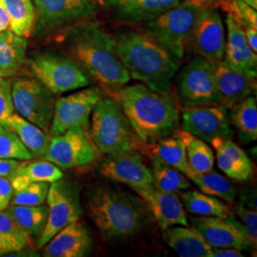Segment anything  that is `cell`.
Here are the masks:
<instances>
[{"label": "cell", "mask_w": 257, "mask_h": 257, "mask_svg": "<svg viewBox=\"0 0 257 257\" xmlns=\"http://www.w3.org/2000/svg\"><path fill=\"white\" fill-rule=\"evenodd\" d=\"M65 46L72 58L107 92L127 85L131 76L120 61L113 37L100 26L85 22L65 31Z\"/></svg>", "instance_id": "6da1fadb"}, {"label": "cell", "mask_w": 257, "mask_h": 257, "mask_svg": "<svg viewBox=\"0 0 257 257\" xmlns=\"http://www.w3.org/2000/svg\"><path fill=\"white\" fill-rule=\"evenodd\" d=\"M113 39L116 54L132 78L159 93L171 92L178 59L145 31L123 32Z\"/></svg>", "instance_id": "7a4b0ae2"}, {"label": "cell", "mask_w": 257, "mask_h": 257, "mask_svg": "<svg viewBox=\"0 0 257 257\" xmlns=\"http://www.w3.org/2000/svg\"><path fill=\"white\" fill-rule=\"evenodd\" d=\"M119 103L138 138L155 143L174 134L179 124V110L168 94L153 91L143 83L124 85L108 92Z\"/></svg>", "instance_id": "3957f363"}, {"label": "cell", "mask_w": 257, "mask_h": 257, "mask_svg": "<svg viewBox=\"0 0 257 257\" xmlns=\"http://www.w3.org/2000/svg\"><path fill=\"white\" fill-rule=\"evenodd\" d=\"M88 211L96 228L110 240L137 235L147 227L152 215L140 196L108 185L92 191Z\"/></svg>", "instance_id": "277c9868"}, {"label": "cell", "mask_w": 257, "mask_h": 257, "mask_svg": "<svg viewBox=\"0 0 257 257\" xmlns=\"http://www.w3.org/2000/svg\"><path fill=\"white\" fill-rule=\"evenodd\" d=\"M90 138L103 154L142 151L146 147L132 127L119 103L110 95H103L92 112Z\"/></svg>", "instance_id": "5b68a950"}, {"label": "cell", "mask_w": 257, "mask_h": 257, "mask_svg": "<svg viewBox=\"0 0 257 257\" xmlns=\"http://www.w3.org/2000/svg\"><path fill=\"white\" fill-rule=\"evenodd\" d=\"M202 6L188 0L144 24V31L167 49L176 59L185 55L189 39Z\"/></svg>", "instance_id": "8992f818"}, {"label": "cell", "mask_w": 257, "mask_h": 257, "mask_svg": "<svg viewBox=\"0 0 257 257\" xmlns=\"http://www.w3.org/2000/svg\"><path fill=\"white\" fill-rule=\"evenodd\" d=\"M37 36H49L66 31L94 19L95 0H33Z\"/></svg>", "instance_id": "52a82bcc"}, {"label": "cell", "mask_w": 257, "mask_h": 257, "mask_svg": "<svg viewBox=\"0 0 257 257\" xmlns=\"http://www.w3.org/2000/svg\"><path fill=\"white\" fill-rule=\"evenodd\" d=\"M33 74L54 94H61L85 88L91 77L70 56L56 53H42L30 61Z\"/></svg>", "instance_id": "ba28073f"}, {"label": "cell", "mask_w": 257, "mask_h": 257, "mask_svg": "<svg viewBox=\"0 0 257 257\" xmlns=\"http://www.w3.org/2000/svg\"><path fill=\"white\" fill-rule=\"evenodd\" d=\"M176 93L183 107L221 104L215 80V64L195 56L177 75Z\"/></svg>", "instance_id": "9c48e42d"}, {"label": "cell", "mask_w": 257, "mask_h": 257, "mask_svg": "<svg viewBox=\"0 0 257 257\" xmlns=\"http://www.w3.org/2000/svg\"><path fill=\"white\" fill-rule=\"evenodd\" d=\"M48 219L36 247L43 248L55 234L83 214L79 193L74 184L63 178L53 182L47 195Z\"/></svg>", "instance_id": "30bf717a"}, {"label": "cell", "mask_w": 257, "mask_h": 257, "mask_svg": "<svg viewBox=\"0 0 257 257\" xmlns=\"http://www.w3.org/2000/svg\"><path fill=\"white\" fill-rule=\"evenodd\" d=\"M43 83L37 78L22 77L12 83V97L19 115L48 132L55 111V99Z\"/></svg>", "instance_id": "8fae6325"}, {"label": "cell", "mask_w": 257, "mask_h": 257, "mask_svg": "<svg viewBox=\"0 0 257 257\" xmlns=\"http://www.w3.org/2000/svg\"><path fill=\"white\" fill-rule=\"evenodd\" d=\"M96 157V147L89 131L74 126L50 140L44 159L61 170H69L92 163Z\"/></svg>", "instance_id": "7c38bea8"}, {"label": "cell", "mask_w": 257, "mask_h": 257, "mask_svg": "<svg viewBox=\"0 0 257 257\" xmlns=\"http://www.w3.org/2000/svg\"><path fill=\"white\" fill-rule=\"evenodd\" d=\"M226 40V29L220 13L215 7L202 6L195 20L188 48L196 56L216 64L224 59Z\"/></svg>", "instance_id": "4fadbf2b"}, {"label": "cell", "mask_w": 257, "mask_h": 257, "mask_svg": "<svg viewBox=\"0 0 257 257\" xmlns=\"http://www.w3.org/2000/svg\"><path fill=\"white\" fill-rule=\"evenodd\" d=\"M104 95L99 87L93 86L58 98L49 132L53 136L61 135L74 126L89 131L92 110Z\"/></svg>", "instance_id": "5bb4252c"}, {"label": "cell", "mask_w": 257, "mask_h": 257, "mask_svg": "<svg viewBox=\"0 0 257 257\" xmlns=\"http://www.w3.org/2000/svg\"><path fill=\"white\" fill-rule=\"evenodd\" d=\"M192 225L211 248H233L250 250L256 248L245 227L234 218L217 216L192 217Z\"/></svg>", "instance_id": "9a60e30c"}, {"label": "cell", "mask_w": 257, "mask_h": 257, "mask_svg": "<svg viewBox=\"0 0 257 257\" xmlns=\"http://www.w3.org/2000/svg\"><path fill=\"white\" fill-rule=\"evenodd\" d=\"M181 128L211 143L215 138H232L228 109L219 105L183 107Z\"/></svg>", "instance_id": "2e32d148"}, {"label": "cell", "mask_w": 257, "mask_h": 257, "mask_svg": "<svg viewBox=\"0 0 257 257\" xmlns=\"http://www.w3.org/2000/svg\"><path fill=\"white\" fill-rule=\"evenodd\" d=\"M100 173L106 178L125 184L132 189L153 184V174L136 151L108 154Z\"/></svg>", "instance_id": "e0dca14e"}, {"label": "cell", "mask_w": 257, "mask_h": 257, "mask_svg": "<svg viewBox=\"0 0 257 257\" xmlns=\"http://www.w3.org/2000/svg\"><path fill=\"white\" fill-rule=\"evenodd\" d=\"M133 191L146 203L161 230L174 226H189L183 203L178 194L158 190L154 184L135 188Z\"/></svg>", "instance_id": "ac0fdd59"}, {"label": "cell", "mask_w": 257, "mask_h": 257, "mask_svg": "<svg viewBox=\"0 0 257 257\" xmlns=\"http://www.w3.org/2000/svg\"><path fill=\"white\" fill-rule=\"evenodd\" d=\"M180 2L181 0H113L104 4L115 21L123 25H139L156 19Z\"/></svg>", "instance_id": "d6986e66"}, {"label": "cell", "mask_w": 257, "mask_h": 257, "mask_svg": "<svg viewBox=\"0 0 257 257\" xmlns=\"http://www.w3.org/2000/svg\"><path fill=\"white\" fill-rule=\"evenodd\" d=\"M225 23L227 40L223 61L236 70L256 76V53L248 46L242 25L229 12Z\"/></svg>", "instance_id": "ffe728a7"}, {"label": "cell", "mask_w": 257, "mask_h": 257, "mask_svg": "<svg viewBox=\"0 0 257 257\" xmlns=\"http://www.w3.org/2000/svg\"><path fill=\"white\" fill-rule=\"evenodd\" d=\"M43 248L46 257L86 256L92 250V235L82 223L74 221L59 230Z\"/></svg>", "instance_id": "44dd1931"}, {"label": "cell", "mask_w": 257, "mask_h": 257, "mask_svg": "<svg viewBox=\"0 0 257 257\" xmlns=\"http://www.w3.org/2000/svg\"><path fill=\"white\" fill-rule=\"evenodd\" d=\"M256 76L241 72L221 61L215 64V80L221 104L230 110L255 90Z\"/></svg>", "instance_id": "7402d4cb"}, {"label": "cell", "mask_w": 257, "mask_h": 257, "mask_svg": "<svg viewBox=\"0 0 257 257\" xmlns=\"http://www.w3.org/2000/svg\"><path fill=\"white\" fill-rule=\"evenodd\" d=\"M210 144L215 151L217 165L228 177L243 182L252 176L250 159L231 138H213Z\"/></svg>", "instance_id": "603a6c76"}, {"label": "cell", "mask_w": 257, "mask_h": 257, "mask_svg": "<svg viewBox=\"0 0 257 257\" xmlns=\"http://www.w3.org/2000/svg\"><path fill=\"white\" fill-rule=\"evenodd\" d=\"M163 238L179 256L210 257L211 246L193 227H170L164 230Z\"/></svg>", "instance_id": "cb8c5ba5"}, {"label": "cell", "mask_w": 257, "mask_h": 257, "mask_svg": "<svg viewBox=\"0 0 257 257\" xmlns=\"http://www.w3.org/2000/svg\"><path fill=\"white\" fill-rule=\"evenodd\" d=\"M61 178H63L61 169L44 159L31 163L22 162L9 180L14 192H18L33 182L53 183Z\"/></svg>", "instance_id": "d4e9b609"}, {"label": "cell", "mask_w": 257, "mask_h": 257, "mask_svg": "<svg viewBox=\"0 0 257 257\" xmlns=\"http://www.w3.org/2000/svg\"><path fill=\"white\" fill-rule=\"evenodd\" d=\"M3 126L12 130L34 157H44L49 147L50 138L43 130L25 119L19 113H13Z\"/></svg>", "instance_id": "484cf974"}, {"label": "cell", "mask_w": 257, "mask_h": 257, "mask_svg": "<svg viewBox=\"0 0 257 257\" xmlns=\"http://www.w3.org/2000/svg\"><path fill=\"white\" fill-rule=\"evenodd\" d=\"M6 211L31 242L37 241L46 226L48 206H20L12 204Z\"/></svg>", "instance_id": "4316f807"}, {"label": "cell", "mask_w": 257, "mask_h": 257, "mask_svg": "<svg viewBox=\"0 0 257 257\" xmlns=\"http://www.w3.org/2000/svg\"><path fill=\"white\" fill-rule=\"evenodd\" d=\"M174 134L183 142L188 164L193 172L206 173L213 170L214 155L207 142L182 128H176Z\"/></svg>", "instance_id": "83f0119b"}, {"label": "cell", "mask_w": 257, "mask_h": 257, "mask_svg": "<svg viewBox=\"0 0 257 257\" xmlns=\"http://www.w3.org/2000/svg\"><path fill=\"white\" fill-rule=\"evenodd\" d=\"M0 5L9 16L10 30L20 37H31L37 21L33 0H0Z\"/></svg>", "instance_id": "f1b7e54d"}, {"label": "cell", "mask_w": 257, "mask_h": 257, "mask_svg": "<svg viewBox=\"0 0 257 257\" xmlns=\"http://www.w3.org/2000/svg\"><path fill=\"white\" fill-rule=\"evenodd\" d=\"M230 122L235 127L243 143L257 139V106L255 97L248 95L231 108Z\"/></svg>", "instance_id": "f546056e"}, {"label": "cell", "mask_w": 257, "mask_h": 257, "mask_svg": "<svg viewBox=\"0 0 257 257\" xmlns=\"http://www.w3.org/2000/svg\"><path fill=\"white\" fill-rule=\"evenodd\" d=\"M184 208L199 216H217L228 217L232 215L230 206L219 198L211 196L198 191H187L179 193Z\"/></svg>", "instance_id": "4dcf8cb0"}, {"label": "cell", "mask_w": 257, "mask_h": 257, "mask_svg": "<svg viewBox=\"0 0 257 257\" xmlns=\"http://www.w3.org/2000/svg\"><path fill=\"white\" fill-rule=\"evenodd\" d=\"M28 40L10 29L0 32V69L14 73L25 62Z\"/></svg>", "instance_id": "1f68e13d"}, {"label": "cell", "mask_w": 257, "mask_h": 257, "mask_svg": "<svg viewBox=\"0 0 257 257\" xmlns=\"http://www.w3.org/2000/svg\"><path fill=\"white\" fill-rule=\"evenodd\" d=\"M187 177L201 190V192L227 203H233L237 191L228 178L212 170L206 173H194L192 170Z\"/></svg>", "instance_id": "d6a6232c"}, {"label": "cell", "mask_w": 257, "mask_h": 257, "mask_svg": "<svg viewBox=\"0 0 257 257\" xmlns=\"http://www.w3.org/2000/svg\"><path fill=\"white\" fill-rule=\"evenodd\" d=\"M152 144L154 156L180 171L186 176L191 172L183 142L175 134L173 137L169 136Z\"/></svg>", "instance_id": "836d02e7"}, {"label": "cell", "mask_w": 257, "mask_h": 257, "mask_svg": "<svg viewBox=\"0 0 257 257\" xmlns=\"http://www.w3.org/2000/svg\"><path fill=\"white\" fill-rule=\"evenodd\" d=\"M153 184L158 190L178 193L191 188L190 179L176 170L174 167L168 165L156 156L153 158Z\"/></svg>", "instance_id": "e575fe53"}, {"label": "cell", "mask_w": 257, "mask_h": 257, "mask_svg": "<svg viewBox=\"0 0 257 257\" xmlns=\"http://www.w3.org/2000/svg\"><path fill=\"white\" fill-rule=\"evenodd\" d=\"M31 243L7 211H0V255L19 252Z\"/></svg>", "instance_id": "d590c367"}, {"label": "cell", "mask_w": 257, "mask_h": 257, "mask_svg": "<svg viewBox=\"0 0 257 257\" xmlns=\"http://www.w3.org/2000/svg\"><path fill=\"white\" fill-rule=\"evenodd\" d=\"M0 158L29 161L34 156L12 130L3 126L0 132Z\"/></svg>", "instance_id": "8d00e7d4"}, {"label": "cell", "mask_w": 257, "mask_h": 257, "mask_svg": "<svg viewBox=\"0 0 257 257\" xmlns=\"http://www.w3.org/2000/svg\"><path fill=\"white\" fill-rule=\"evenodd\" d=\"M49 188L48 182H33L18 192H14L11 201L13 205L20 206L43 205L46 201Z\"/></svg>", "instance_id": "74e56055"}, {"label": "cell", "mask_w": 257, "mask_h": 257, "mask_svg": "<svg viewBox=\"0 0 257 257\" xmlns=\"http://www.w3.org/2000/svg\"><path fill=\"white\" fill-rule=\"evenodd\" d=\"M12 81L8 77H0V124L3 125L14 111L12 97Z\"/></svg>", "instance_id": "f35d334b"}, {"label": "cell", "mask_w": 257, "mask_h": 257, "mask_svg": "<svg viewBox=\"0 0 257 257\" xmlns=\"http://www.w3.org/2000/svg\"><path fill=\"white\" fill-rule=\"evenodd\" d=\"M235 211L237 213L242 225L248 232L249 238L253 242L254 245L257 244V212L253 209H249L248 206L243 203H239L235 206Z\"/></svg>", "instance_id": "ab89813d"}, {"label": "cell", "mask_w": 257, "mask_h": 257, "mask_svg": "<svg viewBox=\"0 0 257 257\" xmlns=\"http://www.w3.org/2000/svg\"><path fill=\"white\" fill-rule=\"evenodd\" d=\"M14 194V190L9 179L0 177V211H5L9 207Z\"/></svg>", "instance_id": "60d3db41"}, {"label": "cell", "mask_w": 257, "mask_h": 257, "mask_svg": "<svg viewBox=\"0 0 257 257\" xmlns=\"http://www.w3.org/2000/svg\"><path fill=\"white\" fill-rule=\"evenodd\" d=\"M21 161L17 159H9V158H0V177L8 178L19 169L21 165Z\"/></svg>", "instance_id": "b9f144b4"}, {"label": "cell", "mask_w": 257, "mask_h": 257, "mask_svg": "<svg viewBox=\"0 0 257 257\" xmlns=\"http://www.w3.org/2000/svg\"><path fill=\"white\" fill-rule=\"evenodd\" d=\"M242 250L233 248H211L210 257H244Z\"/></svg>", "instance_id": "7bdbcfd3"}, {"label": "cell", "mask_w": 257, "mask_h": 257, "mask_svg": "<svg viewBox=\"0 0 257 257\" xmlns=\"http://www.w3.org/2000/svg\"><path fill=\"white\" fill-rule=\"evenodd\" d=\"M244 33L248 41V46L254 52H257V28L252 26H244Z\"/></svg>", "instance_id": "ee69618b"}, {"label": "cell", "mask_w": 257, "mask_h": 257, "mask_svg": "<svg viewBox=\"0 0 257 257\" xmlns=\"http://www.w3.org/2000/svg\"><path fill=\"white\" fill-rule=\"evenodd\" d=\"M10 29V19L7 12L0 5V32Z\"/></svg>", "instance_id": "f6af8a7d"}, {"label": "cell", "mask_w": 257, "mask_h": 257, "mask_svg": "<svg viewBox=\"0 0 257 257\" xmlns=\"http://www.w3.org/2000/svg\"><path fill=\"white\" fill-rule=\"evenodd\" d=\"M226 0H201L203 6H221Z\"/></svg>", "instance_id": "bcb514c9"}, {"label": "cell", "mask_w": 257, "mask_h": 257, "mask_svg": "<svg viewBox=\"0 0 257 257\" xmlns=\"http://www.w3.org/2000/svg\"><path fill=\"white\" fill-rule=\"evenodd\" d=\"M245 3H247L250 7H252L253 9H257V0H242Z\"/></svg>", "instance_id": "7dc6e473"}, {"label": "cell", "mask_w": 257, "mask_h": 257, "mask_svg": "<svg viewBox=\"0 0 257 257\" xmlns=\"http://www.w3.org/2000/svg\"><path fill=\"white\" fill-rule=\"evenodd\" d=\"M14 73H10V72H6L3 71L2 69H0V77H9L11 75H13Z\"/></svg>", "instance_id": "c3c4849f"}, {"label": "cell", "mask_w": 257, "mask_h": 257, "mask_svg": "<svg viewBox=\"0 0 257 257\" xmlns=\"http://www.w3.org/2000/svg\"><path fill=\"white\" fill-rule=\"evenodd\" d=\"M188 1H192V2H194V3H196V4H198V5H200V6H203L202 2H201V0H188Z\"/></svg>", "instance_id": "681fc988"}, {"label": "cell", "mask_w": 257, "mask_h": 257, "mask_svg": "<svg viewBox=\"0 0 257 257\" xmlns=\"http://www.w3.org/2000/svg\"><path fill=\"white\" fill-rule=\"evenodd\" d=\"M103 3H106V2H110V1H113V0H100Z\"/></svg>", "instance_id": "f907efd6"}, {"label": "cell", "mask_w": 257, "mask_h": 257, "mask_svg": "<svg viewBox=\"0 0 257 257\" xmlns=\"http://www.w3.org/2000/svg\"><path fill=\"white\" fill-rule=\"evenodd\" d=\"M2 128H3V125H1V124H0V132L2 131Z\"/></svg>", "instance_id": "816d5d0a"}]
</instances>
